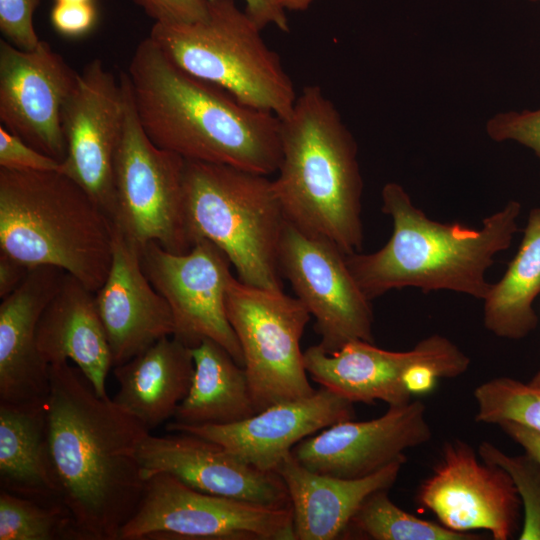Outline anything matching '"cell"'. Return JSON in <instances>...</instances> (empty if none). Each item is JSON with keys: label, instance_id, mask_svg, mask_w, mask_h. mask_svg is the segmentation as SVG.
Wrapping results in <instances>:
<instances>
[{"label": "cell", "instance_id": "6da1fadb", "mask_svg": "<svg viewBox=\"0 0 540 540\" xmlns=\"http://www.w3.org/2000/svg\"><path fill=\"white\" fill-rule=\"evenodd\" d=\"M49 378L48 446L61 500L82 540H118L145 490L138 449L150 431L69 361L50 364Z\"/></svg>", "mask_w": 540, "mask_h": 540}, {"label": "cell", "instance_id": "7a4b0ae2", "mask_svg": "<svg viewBox=\"0 0 540 540\" xmlns=\"http://www.w3.org/2000/svg\"><path fill=\"white\" fill-rule=\"evenodd\" d=\"M138 118L160 148L187 161L268 176L281 160L280 118L178 67L148 36L127 69Z\"/></svg>", "mask_w": 540, "mask_h": 540}, {"label": "cell", "instance_id": "3957f363", "mask_svg": "<svg viewBox=\"0 0 540 540\" xmlns=\"http://www.w3.org/2000/svg\"><path fill=\"white\" fill-rule=\"evenodd\" d=\"M381 200L382 212L392 219L389 240L373 253L345 255L352 276L368 299L406 287L424 293L448 290L480 300L486 297L492 285L486 272L519 230L520 202L508 201L486 216L481 228H470L428 218L396 182L383 186Z\"/></svg>", "mask_w": 540, "mask_h": 540}, {"label": "cell", "instance_id": "277c9868", "mask_svg": "<svg viewBox=\"0 0 540 540\" xmlns=\"http://www.w3.org/2000/svg\"><path fill=\"white\" fill-rule=\"evenodd\" d=\"M280 121L281 160L272 183L286 221L345 255L361 252L358 148L336 106L321 87L308 85Z\"/></svg>", "mask_w": 540, "mask_h": 540}, {"label": "cell", "instance_id": "5b68a950", "mask_svg": "<svg viewBox=\"0 0 540 540\" xmlns=\"http://www.w3.org/2000/svg\"><path fill=\"white\" fill-rule=\"evenodd\" d=\"M114 235L109 215L60 171L0 168V252L29 268H59L96 292Z\"/></svg>", "mask_w": 540, "mask_h": 540}, {"label": "cell", "instance_id": "8992f818", "mask_svg": "<svg viewBox=\"0 0 540 540\" xmlns=\"http://www.w3.org/2000/svg\"><path fill=\"white\" fill-rule=\"evenodd\" d=\"M262 29L235 0H208L204 19L154 23L149 37L178 67L230 94L240 103L282 119L297 93Z\"/></svg>", "mask_w": 540, "mask_h": 540}, {"label": "cell", "instance_id": "52a82bcc", "mask_svg": "<svg viewBox=\"0 0 540 540\" xmlns=\"http://www.w3.org/2000/svg\"><path fill=\"white\" fill-rule=\"evenodd\" d=\"M185 198L193 242L220 248L252 286L283 290L278 251L286 222L266 175L224 164L187 161Z\"/></svg>", "mask_w": 540, "mask_h": 540}, {"label": "cell", "instance_id": "ba28073f", "mask_svg": "<svg viewBox=\"0 0 540 540\" xmlns=\"http://www.w3.org/2000/svg\"><path fill=\"white\" fill-rule=\"evenodd\" d=\"M118 77L124 119L114 160L113 223L140 248L156 242L171 253H187L194 242L186 209V160L148 137L137 115L127 72L121 70Z\"/></svg>", "mask_w": 540, "mask_h": 540}, {"label": "cell", "instance_id": "9c48e42d", "mask_svg": "<svg viewBox=\"0 0 540 540\" xmlns=\"http://www.w3.org/2000/svg\"><path fill=\"white\" fill-rule=\"evenodd\" d=\"M226 312L243 353L257 412L316 392L300 349L311 314L298 298L233 276L226 291Z\"/></svg>", "mask_w": 540, "mask_h": 540}, {"label": "cell", "instance_id": "30bf717a", "mask_svg": "<svg viewBox=\"0 0 540 540\" xmlns=\"http://www.w3.org/2000/svg\"><path fill=\"white\" fill-rule=\"evenodd\" d=\"M118 540H295L293 512L201 492L157 473Z\"/></svg>", "mask_w": 540, "mask_h": 540}, {"label": "cell", "instance_id": "8fae6325", "mask_svg": "<svg viewBox=\"0 0 540 540\" xmlns=\"http://www.w3.org/2000/svg\"><path fill=\"white\" fill-rule=\"evenodd\" d=\"M140 255L146 276L171 309L173 336L190 348L211 339L244 367L226 312V291L233 277L226 254L211 241L198 239L187 253H171L149 242Z\"/></svg>", "mask_w": 540, "mask_h": 540}, {"label": "cell", "instance_id": "7c38bea8", "mask_svg": "<svg viewBox=\"0 0 540 540\" xmlns=\"http://www.w3.org/2000/svg\"><path fill=\"white\" fill-rule=\"evenodd\" d=\"M281 275L315 319L318 344L332 353L354 340L374 343L368 299L332 242L309 236L285 222L278 251Z\"/></svg>", "mask_w": 540, "mask_h": 540}, {"label": "cell", "instance_id": "4fadbf2b", "mask_svg": "<svg viewBox=\"0 0 540 540\" xmlns=\"http://www.w3.org/2000/svg\"><path fill=\"white\" fill-rule=\"evenodd\" d=\"M303 362L314 382L352 403L379 400L400 406L412 399L403 380L411 366L427 363L442 378H456L469 369L471 360L450 339L433 334L408 351H389L354 340L327 353L317 344L303 352Z\"/></svg>", "mask_w": 540, "mask_h": 540}, {"label": "cell", "instance_id": "5bb4252c", "mask_svg": "<svg viewBox=\"0 0 540 540\" xmlns=\"http://www.w3.org/2000/svg\"><path fill=\"white\" fill-rule=\"evenodd\" d=\"M124 119L119 77L94 59L78 72L62 123L66 157L59 171L80 185L109 215L115 213L114 160Z\"/></svg>", "mask_w": 540, "mask_h": 540}, {"label": "cell", "instance_id": "9a60e30c", "mask_svg": "<svg viewBox=\"0 0 540 540\" xmlns=\"http://www.w3.org/2000/svg\"><path fill=\"white\" fill-rule=\"evenodd\" d=\"M417 499L452 531L487 530L493 539L507 540L517 530L521 500L511 477L503 468L479 460L459 439L444 443Z\"/></svg>", "mask_w": 540, "mask_h": 540}, {"label": "cell", "instance_id": "2e32d148", "mask_svg": "<svg viewBox=\"0 0 540 540\" xmlns=\"http://www.w3.org/2000/svg\"><path fill=\"white\" fill-rule=\"evenodd\" d=\"M78 77L51 45L31 50L0 40V120L11 133L62 162L66 157L63 107Z\"/></svg>", "mask_w": 540, "mask_h": 540}, {"label": "cell", "instance_id": "e0dca14e", "mask_svg": "<svg viewBox=\"0 0 540 540\" xmlns=\"http://www.w3.org/2000/svg\"><path fill=\"white\" fill-rule=\"evenodd\" d=\"M431 437L425 404L411 400L389 406L376 419H351L327 427L299 442L292 454L311 471L357 479L390 464L405 463V451L427 443Z\"/></svg>", "mask_w": 540, "mask_h": 540}, {"label": "cell", "instance_id": "ac0fdd59", "mask_svg": "<svg viewBox=\"0 0 540 540\" xmlns=\"http://www.w3.org/2000/svg\"><path fill=\"white\" fill-rule=\"evenodd\" d=\"M353 404L320 387L309 397L273 404L231 424L189 426L169 422L166 430L215 442L261 471L276 472L303 439L353 419Z\"/></svg>", "mask_w": 540, "mask_h": 540}, {"label": "cell", "instance_id": "d6986e66", "mask_svg": "<svg viewBox=\"0 0 540 540\" xmlns=\"http://www.w3.org/2000/svg\"><path fill=\"white\" fill-rule=\"evenodd\" d=\"M149 433L138 449L144 479L170 474L201 492L270 506H291L282 478L261 471L221 445L189 433Z\"/></svg>", "mask_w": 540, "mask_h": 540}, {"label": "cell", "instance_id": "ffe728a7", "mask_svg": "<svg viewBox=\"0 0 540 540\" xmlns=\"http://www.w3.org/2000/svg\"><path fill=\"white\" fill-rule=\"evenodd\" d=\"M95 295L113 367L174 334L171 309L146 276L140 247L116 227L110 270Z\"/></svg>", "mask_w": 540, "mask_h": 540}, {"label": "cell", "instance_id": "44dd1931", "mask_svg": "<svg viewBox=\"0 0 540 540\" xmlns=\"http://www.w3.org/2000/svg\"><path fill=\"white\" fill-rule=\"evenodd\" d=\"M65 273L52 266L33 267L18 288L1 299L0 403L47 406L49 365L38 349L37 326Z\"/></svg>", "mask_w": 540, "mask_h": 540}, {"label": "cell", "instance_id": "7402d4cb", "mask_svg": "<svg viewBox=\"0 0 540 540\" xmlns=\"http://www.w3.org/2000/svg\"><path fill=\"white\" fill-rule=\"evenodd\" d=\"M37 345L48 364L72 361L100 397H108L106 379L111 352L95 292L65 273L37 326Z\"/></svg>", "mask_w": 540, "mask_h": 540}, {"label": "cell", "instance_id": "603a6c76", "mask_svg": "<svg viewBox=\"0 0 540 540\" xmlns=\"http://www.w3.org/2000/svg\"><path fill=\"white\" fill-rule=\"evenodd\" d=\"M404 463L396 462L366 477L345 479L309 470L291 453L277 473L287 488L293 512L295 540H334L374 491L389 490Z\"/></svg>", "mask_w": 540, "mask_h": 540}, {"label": "cell", "instance_id": "cb8c5ba5", "mask_svg": "<svg viewBox=\"0 0 540 540\" xmlns=\"http://www.w3.org/2000/svg\"><path fill=\"white\" fill-rule=\"evenodd\" d=\"M112 369L119 384L112 400L151 431L174 417L189 391L194 360L191 348L172 335Z\"/></svg>", "mask_w": 540, "mask_h": 540}, {"label": "cell", "instance_id": "d4e9b609", "mask_svg": "<svg viewBox=\"0 0 540 540\" xmlns=\"http://www.w3.org/2000/svg\"><path fill=\"white\" fill-rule=\"evenodd\" d=\"M0 487L42 503L63 504L50 458L46 407L0 403Z\"/></svg>", "mask_w": 540, "mask_h": 540}, {"label": "cell", "instance_id": "484cf974", "mask_svg": "<svg viewBox=\"0 0 540 540\" xmlns=\"http://www.w3.org/2000/svg\"><path fill=\"white\" fill-rule=\"evenodd\" d=\"M194 373L177 407L179 425H225L257 413L247 374L228 351L211 339L191 348Z\"/></svg>", "mask_w": 540, "mask_h": 540}, {"label": "cell", "instance_id": "4316f807", "mask_svg": "<svg viewBox=\"0 0 540 540\" xmlns=\"http://www.w3.org/2000/svg\"><path fill=\"white\" fill-rule=\"evenodd\" d=\"M540 294V208L530 210L521 244L502 278L483 299L485 328L497 337L519 340L538 326L533 302Z\"/></svg>", "mask_w": 540, "mask_h": 540}, {"label": "cell", "instance_id": "83f0119b", "mask_svg": "<svg viewBox=\"0 0 540 540\" xmlns=\"http://www.w3.org/2000/svg\"><path fill=\"white\" fill-rule=\"evenodd\" d=\"M349 529L373 540H478L471 532H457L426 521L398 507L387 489L374 491L353 515ZM346 531V533H347Z\"/></svg>", "mask_w": 540, "mask_h": 540}, {"label": "cell", "instance_id": "f1b7e54d", "mask_svg": "<svg viewBox=\"0 0 540 540\" xmlns=\"http://www.w3.org/2000/svg\"><path fill=\"white\" fill-rule=\"evenodd\" d=\"M0 540H82L63 504H46L0 489Z\"/></svg>", "mask_w": 540, "mask_h": 540}, {"label": "cell", "instance_id": "f546056e", "mask_svg": "<svg viewBox=\"0 0 540 540\" xmlns=\"http://www.w3.org/2000/svg\"><path fill=\"white\" fill-rule=\"evenodd\" d=\"M475 419L484 424L515 422L540 433V389L507 376L478 385Z\"/></svg>", "mask_w": 540, "mask_h": 540}, {"label": "cell", "instance_id": "4dcf8cb0", "mask_svg": "<svg viewBox=\"0 0 540 540\" xmlns=\"http://www.w3.org/2000/svg\"><path fill=\"white\" fill-rule=\"evenodd\" d=\"M479 457L503 468L511 477L524 510L520 540H540V462L529 453L509 455L494 444L483 441Z\"/></svg>", "mask_w": 540, "mask_h": 540}, {"label": "cell", "instance_id": "1f68e13d", "mask_svg": "<svg viewBox=\"0 0 540 540\" xmlns=\"http://www.w3.org/2000/svg\"><path fill=\"white\" fill-rule=\"evenodd\" d=\"M488 136L496 141H514L531 149L540 161V109L498 113L486 124Z\"/></svg>", "mask_w": 540, "mask_h": 540}, {"label": "cell", "instance_id": "d6a6232c", "mask_svg": "<svg viewBox=\"0 0 540 540\" xmlns=\"http://www.w3.org/2000/svg\"><path fill=\"white\" fill-rule=\"evenodd\" d=\"M41 0H0V31L4 39L23 49H34L40 39L33 19Z\"/></svg>", "mask_w": 540, "mask_h": 540}, {"label": "cell", "instance_id": "836d02e7", "mask_svg": "<svg viewBox=\"0 0 540 540\" xmlns=\"http://www.w3.org/2000/svg\"><path fill=\"white\" fill-rule=\"evenodd\" d=\"M61 162L35 149L0 125V168L20 171H59Z\"/></svg>", "mask_w": 540, "mask_h": 540}, {"label": "cell", "instance_id": "e575fe53", "mask_svg": "<svg viewBox=\"0 0 540 540\" xmlns=\"http://www.w3.org/2000/svg\"><path fill=\"white\" fill-rule=\"evenodd\" d=\"M155 23L185 24L204 19L208 0H132Z\"/></svg>", "mask_w": 540, "mask_h": 540}, {"label": "cell", "instance_id": "d590c367", "mask_svg": "<svg viewBox=\"0 0 540 540\" xmlns=\"http://www.w3.org/2000/svg\"><path fill=\"white\" fill-rule=\"evenodd\" d=\"M97 11L92 2H56L51 9L53 28L67 37H79L88 33L95 25Z\"/></svg>", "mask_w": 540, "mask_h": 540}, {"label": "cell", "instance_id": "8d00e7d4", "mask_svg": "<svg viewBox=\"0 0 540 540\" xmlns=\"http://www.w3.org/2000/svg\"><path fill=\"white\" fill-rule=\"evenodd\" d=\"M245 12L263 30L268 25L277 27L282 32L289 31L287 12L278 0H244Z\"/></svg>", "mask_w": 540, "mask_h": 540}, {"label": "cell", "instance_id": "74e56055", "mask_svg": "<svg viewBox=\"0 0 540 540\" xmlns=\"http://www.w3.org/2000/svg\"><path fill=\"white\" fill-rule=\"evenodd\" d=\"M439 378H442L441 374L434 366L418 363L406 371L403 380L408 392L413 396L431 392Z\"/></svg>", "mask_w": 540, "mask_h": 540}, {"label": "cell", "instance_id": "f35d334b", "mask_svg": "<svg viewBox=\"0 0 540 540\" xmlns=\"http://www.w3.org/2000/svg\"><path fill=\"white\" fill-rule=\"evenodd\" d=\"M31 268L0 252V298L11 294L24 281Z\"/></svg>", "mask_w": 540, "mask_h": 540}, {"label": "cell", "instance_id": "ab89813d", "mask_svg": "<svg viewBox=\"0 0 540 540\" xmlns=\"http://www.w3.org/2000/svg\"><path fill=\"white\" fill-rule=\"evenodd\" d=\"M498 426L525 452L540 462V433L515 422H503Z\"/></svg>", "mask_w": 540, "mask_h": 540}, {"label": "cell", "instance_id": "60d3db41", "mask_svg": "<svg viewBox=\"0 0 540 540\" xmlns=\"http://www.w3.org/2000/svg\"><path fill=\"white\" fill-rule=\"evenodd\" d=\"M282 8L288 11L302 12L307 10L315 0H278Z\"/></svg>", "mask_w": 540, "mask_h": 540}, {"label": "cell", "instance_id": "b9f144b4", "mask_svg": "<svg viewBox=\"0 0 540 540\" xmlns=\"http://www.w3.org/2000/svg\"><path fill=\"white\" fill-rule=\"evenodd\" d=\"M531 386L540 389V367L528 382Z\"/></svg>", "mask_w": 540, "mask_h": 540}, {"label": "cell", "instance_id": "7bdbcfd3", "mask_svg": "<svg viewBox=\"0 0 540 540\" xmlns=\"http://www.w3.org/2000/svg\"><path fill=\"white\" fill-rule=\"evenodd\" d=\"M56 2L83 3V2H92V0H56Z\"/></svg>", "mask_w": 540, "mask_h": 540}, {"label": "cell", "instance_id": "ee69618b", "mask_svg": "<svg viewBox=\"0 0 540 540\" xmlns=\"http://www.w3.org/2000/svg\"><path fill=\"white\" fill-rule=\"evenodd\" d=\"M530 1L540 3V0H530Z\"/></svg>", "mask_w": 540, "mask_h": 540}]
</instances>
